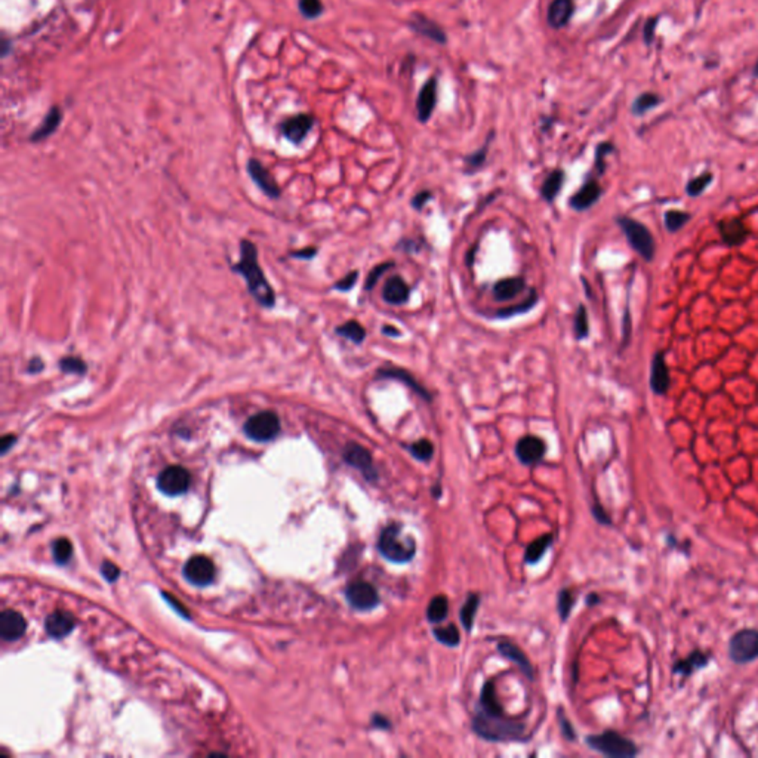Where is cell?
Segmentation results:
<instances>
[{
	"mask_svg": "<svg viewBox=\"0 0 758 758\" xmlns=\"http://www.w3.org/2000/svg\"><path fill=\"white\" fill-rule=\"evenodd\" d=\"M472 730L489 742L519 741L524 733V725L505 719L501 703L497 699L493 681L484 684L480 707L472 720Z\"/></svg>",
	"mask_w": 758,
	"mask_h": 758,
	"instance_id": "6da1fadb",
	"label": "cell"
},
{
	"mask_svg": "<svg viewBox=\"0 0 758 758\" xmlns=\"http://www.w3.org/2000/svg\"><path fill=\"white\" fill-rule=\"evenodd\" d=\"M233 271L245 279L249 293L261 307L272 308L276 305V292L267 280L258 262V249L250 240H241L240 259Z\"/></svg>",
	"mask_w": 758,
	"mask_h": 758,
	"instance_id": "7a4b0ae2",
	"label": "cell"
},
{
	"mask_svg": "<svg viewBox=\"0 0 758 758\" xmlns=\"http://www.w3.org/2000/svg\"><path fill=\"white\" fill-rule=\"evenodd\" d=\"M378 551L384 559L393 563H407L414 559L416 544L414 538L402 535V526L391 523L379 536Z\"/></svg>",
	"mask_w": 758,
	"mask_h": 758,
	"instance_id": "3957f363",
	"label": "cell"
},
{
	"mask_svg": "<svg viewBox=\"0 0 758 758\" xmlns=\"http://www.w3.org/2000/svg\"><path fill=\"white\" fill-rule=\"evenodd\" d=\"M586 745L591 750L598 751L600 754L613 758H631L638 754L637 746L633 741L624 738L622 734L613 730H606L602 734L588 736Z\"/></svg>",
	"mask_w": 758,
	"mask_h": 758,
	"instance_id": "277c9868",
	"label": "cell"
},
{
	"mask_svg": "<svg viewBox=\"0 0 758 758\" xmlns=\"http://www.w3.org/2000/svg\"><path fill=\"white\" fill-rule=\"evenodd\" d=\"M618 223L625 233L629 245L637 252L638 255L643 257L646 261H651L655 255V241L651 237L650 231L641 224L638 221L633 218L620 216L618 218Z\"/></svg>",
	"mask_w": 758,
	"mask_h": 758,
	"instance_id": "5b68a950",
	"label": "cell"
},
{
	"mask_svg": "<svg viewBox=\"0 0 758 758\" xmlns=\"http://www.w3.org/2000/svg\"><path fill=\"white\" fill-rule=\"evenodd\" d=\"M280 419L277 414L271 410H264L254 416H250L245 423V434L255 441H270L276 438L280 433Z\"/></svg>",
	"mask_w": 758,
	"mask_h": 758,
	"instance_id": "8992f818",
	"label": "cell"
},
{
	"mask_svg": "<svg viewBox=\"0 0 758 758\" xmlns=\"http://www.w3.org/2000/svg\"><path fill=\"white\" fill-rule=\"evenodd\" d=\"M729 656L736 663L758 659V631L745 628L736 633L729 643Z\"/></svg>",
	"mask_w": 758,
	"mask_h": 758,
	"instance_id": "52a82bcc",
	"label": "cell"
},
{
	"mask_svg": "<svg viewBox=\"0 0 758 758\" xmlns=\"http://www.w3.org/2000/svg\"><path fill=\"white\" fill-rule=\"evenodd\" d=\"M190 481H192V477L184 467L172 465L160 472L157 479V488L169 497H178L188 490Z\"/></svg>",
	"mask_w": 758,
	"mask_h": 758,
	"instance_id": "ba28073f",
	"label": "cell"
},
{
	"mask_svg": "<svg viewBox=\"0 0 758 758\" xmlns=\"http://www.w3.org/2000/svg\"><path fill=\"white\" fill-rule=\"evenodd\" d=\"M345 597H346V602L350 603L351 607L357 610H363V612L364 610L375 609L379 604V602H381L376 588L372 584L364 582V581H357L349 585V588L345 589Z\"/></svg>",
	"mask_w": 758,
	"mask_h": 758,
	"instance_id": "9c48e42d",
	"label": "cell"
},
{
	"mask_svg": "<svg viewBox=\"0 0 758 758\" xmlns=\"http://www.w3.org/2000/svg\"><path fill=\"white\" fill-rule=\"evenodd\" d=\"M344 461L353 468L359 470L367 481L378 480V472L373 467L372 454L362 445H357V443L346 445L344 449Z\"/></svg>",
	"mask_w": 758,
	"mask_h": 758,
	"instance_id": "30bf717a",
	"label": "cell"
},
{
	"mask_svg": "<svg viewBox=\"0 0 758 758\" xmlns=\"http://www.w3.org/2000/svg\"><path fill=\"white\" fill-rule=\"evenodd\" d=\"M184 576L188 582L197 586L209 585L215 577V566L203 555H196L184 566Z\"/></svg>",
	"mask_w": 758,
	"mask_h": 758,
	"instance_id": "8fae6325",
	"label": "cell"
},
{
	"mask_svg": "<svg viewBox=\"0 0 758 758\" xmlns=\"http://www.w3.org/2000/svg\"><path fill=\"white\" fill-rule=\"evenodd\" d=\"M313 124L314 118L311 114H297L284 120L280 124V129L288 141L293 144H301L311 131Z\"/></svg>",
	"mask_w": 758,
	"mask_h": 758,
	"instance_id": "7c38bea8",
	"label": "cell"
},
{
	"mask_svg": "<svg viewBox=\"0 0 758 758\" xmlns=\"http://www.w3.org/2000/svg\"><path fill=\"white\" fill-rule=\"evenodd\" d=\"M546 452L545 441L536 436H524L515 445V455L526 465H533L539 462Z\"/></svg>",
	"mask_w": 758,
	"mask_h": 758,
	"instance_id": "4fadbf2b",
	"label": "cell"
},
{
	"mask_svg": "<svg viewBox=\"0 0 758 758\" xmlns=\"http://www.w3.org/2000/svg\"><path fill=\"white\" fill-rule=\"evenodd\" d=\"M248 174L252 178V181H254L261 188V192L264 193L267 197H270V198H279L280 197L281 192H280V188H279L276 180L271 176V174L268 172L267 167L262 165L261 162H258L257 159H250L248 162Z\"/></svg>",
	"mask_w": 758,
	"mask_h": 758,
	"instance_id": "5bb4252c",
	"label": "cell"
},
{
	"mask_svg": "<svg viewBox=\"0 0 758 758\" xmlns=\"http://www.w3.org/2000/svg\"><path fill=\"white\" fill-rule=\"evenodd\" d=\"M437 104V79L431 77L427 80L423 89L419 91L418 100H416V111H418V120L427 123L433 114Z\"/></svg>",
	"mask_w": 758,
	"mask_h": 758,
	"instance_id": "9a60e30c",
	"label": "cell"
},
{
	"mask_svg": "<svg viewBox=\"0 0 758 758\" xmlns=\"http://www.w3.org/2000/svg\"><path fill=\"white\" fill-rule=\"evenodd\" d=\"M26 619L15 610H5L0 615V637L5 641H15L26 633Z\"/></svg>",
	"mask_w": 758,
	"mask_h": 758,
	"instance_id": "2e32d148",
	"label": "cell"
},
{
	"mask_svg": "<svg viewBox=\"0 0 758 758\" xmlns=\"http://www.w3.org/2000/svg\"><path fill=\"white\" fill-rule=\"evenodd\" d=\"M376 376L378 378L396 379V381L403 382L406 387H409L410 389H412V391H415L418 396H420V398L427 400V402H431V394L416 381V379L414 378V375L410 372H407V371L400 369V367H381V369L378 371Z\"/></svg>",
	"mask_w": 758,
	"mask_h": 758,
	"instance_id": "e0dca14e",
	"label": "cell"
},
{
	"mask_svg": "<svg viewBox=\"0 0 758 758\" xmlns=\"http://www.w3.org/2000/svg\"><path fill=\"white\" fill-rule=\"evenodd\" d=\"M650 388L655 394H665L669 388V372L663 353H656L651 362V375H650Z\"/></svg>",
	"mask_w": 758,
	"mask_h": 758,
	"instance_id": "ac0fdd59",
	"label": "cell"
},
{
	"mask_svg": "<svg viewBox=\"0 0 758 758\" xmlns=\"http://www.w3.org/2000/svg\"><path fill=\"white\" fill-rule=\"evenodd\" d=\"M602 196V187L594 180L586 181L568 200V205L575 210H585L591 207Z\"/></svg>",
	"mask_w": 758,
	"mask_h": 758,
	"instance_id": "d6986e66",
	"label": "cell"
},
{
	"mask_svg": "<svg viewBox=\"0 0 758 758\" xmlns=\"http://www.w3.org/2000/svg\"><path fill=\"white\" fill-rule=\"evenodd\" d=\"M498 650H499V654L503 658H507L508 660L515 663V665H517L521 669V672L524 674L526 677L530 678V680L533 678L532 663H530L529 658L523 654V650L517 645L511 643V641L503 640V641H499V643H498Z\"/></svg>",
	"mask_w": 758,
	"mask_h": 758,
	"instance_id": "ffe728a7",
	"label": "cell"
},
{
	"mask_svg": "<svg viewBox=\"0 0 758 758\" xmlns=\"http://www.w3.org/2000/svg\"><path fill=\"white\" fill-rule=\"evenodd\" d=\"M409 295H410V288L407 286V283L400 276L389 277L384 284L382 298L387 304L402 305V304L407 302Z\"/></svg>",
	"mask_w": 758,
	"mask_h": 758,
	"instance_id": "44dd1931",
	"label": "cell"
},
{
	"mask_svg": "<svg viewBox=\"0 0 758 758\" xmlns=\"http://www.w3.org/2000/svg\"><path fill=\"white\" fill-rule=\"evenodd\" d=\"M409 27L412 28L415 33L418 35H423L425 37H429L433 39L434 41H437V44H446V35L445 31L441 30L434 21H431L428 18H425L424 15H419V14H415L412 17V19H410L409 23Z\"/></svg>",
	"mask_w": 758,
	"mask_h": 758,
	"instance_id": "7402d4cb",
	"label": "cell"
},
{
	"mask_svg": "<svg viewBox=\"0 0 758 758\" xmlns=\"http://www.w3.org/2000/svg\"><path fill=\"white\" fill-rule=\"evenodd\" d=\"M573 15V2L572 0H553L548 8L546 21L553 28H563Z\"/></svg>",
	"mask_w": 758,
	"mask_h": 758,
	"instance_id": "603a6c76",
	"label": "cell"
},
{
	"mask_svg": "<svg viewBox=\"0 0 758 758\" xmlns=\"http://www.w3.org/2000/svg\"><path fill=\"white\" fill-rule=\"evenodd\" d=\"M45 627L50 637L62 638L68 636L73 631V628H75V619H73V616L68 613L55 612L48 616Z\"/></svg>",
	"mask_w": 758,
	"mask_h": 758,
	"instance_id": "cb8c5ba5",
	"label": "cell"
},
{
	"mask_svg": "<svg viewBox=\"0 0 758 758\" xmlns=\"http://www.w3.org/2000/svg\"><path fill=\"white\" fill-rule=\"evenodd\" d=\"M710 658L711 656L708 654H703V651L696 650V651H693L692 655H689L686 659H681V660H677L676 663H674L672 671H674V674H677V676L689 677V676H692L694 671L707 667L708 662H710Z\"/></svg>",
	"mask_w": 758,
	"mask_h": 758,
	"instance_id": "d4e9b609",
	"label": "cell"
},
{
	"mask_svg": "<svg viewBox=\"0 0 758 758\" xmlns=\"http://www.w3.org/2000/svg\"><path fill=\"white\" fill-rule=\"evenodd\" d=\"M526 281L523 277H507L499 280L493 286V298L497 301L505 302L517 297V295L524 290Z\"/></svg>",
	"mask_w": 758,
	"mask_h": 758,
	"instance_id": "484cf974",
	"label": "cell"
},
{
	"mask_svg": "<svg viewBox=\"0 0 758 758\" xmlns=\"http://www.w3.org/2000/svg\"><path fill=\"white\" fill-rule=\"evenodd\" d=\"M61 120H62L61 109L52 107L49 110V113L45 115L44 122L40 123L39 128L30 135V141L31 142H40V141L49 138V136L58 129V126L61 124Z\"/></svg>",
	"mask_w": 758,
	"mask_h": 758,
	"instance_id": "4316f807",
	"label": "cell"
},
{
	"mask_svg": "<svg viewBox=\"0 0 758 758\" xmlns=\"http://www.w3.org/2000/svg\"><path fill=\"white\" fill-rule=\"evenodd\" d=\"M719 227H720V234L723 240L730 246L741 245L746 239V228L739 218L724 219L721 221Z\"/></svg>",
	"mask_w": 758,
	"mask_h": 758,
	"instance_id": "83f0119b",
	"label": "cell"
},
{
	"mask_svg": "<svg viewBox=\"0 0 758 758\" xmlns=\"http://www.w3.org/2000/svg\"><path fill=\"white\" fill-rule=\"evenodd\" d=\"M563 181H564V172L560 169H555L546 176V180L544 181L541 187V196L545 202H550V203L554 202V198L560 193V190L563 187Z\"/></svg>",
	"mask_w": 758,
	"mask_h": 758,
	"instance_id": "f1b7e54d",
	"label": "cell"
},
{
	"mask_svg": "<svg viewBox=\"0 0 758 758\" xmlns=\"http://www.w3.org/2000/svg\"><path fill=\"white\" fill-rule=\"evenodd\" d=\"M449 602L446 595H436L427 609V618L431 624H440L447 618Z\"/></svg>",
	"mask_w": 758,
	"mask_h": 758,
	"instance_id": "f546056e",
	"label": "cell"
},
{
	"mask_svg": "<svg viewBox=\"0 0 758 758\" xmlns=\"http://www.w3.org/2000/svg\"><path fill=\"white\" fill-rule=\"evenodd\" d=\"M551 544H553V536L551 535H544V536H541V538L533 541L529 545V548L526 550V554H524L526 563H529V564L538 563L544 557V554L546 553V550L550 548Z\"/></svg>",
	"mask_w": 758,
	"mask_h": 758,
	"instance_id": "4dcf8cb0",
	"label": "cell"
},
{
	"mask_svg": "<svg viewBox=\"0 0 758 758\" xmlns=\"http://www.w3.org/2000/svg\"><path fill=\"white\" fill-rule=\"evenodd\" d=\"M335 332L340 336H342V338L349 340L357 345H360L366 338V329L357 320L345 322L344 324L338 326Z\"/></svg>",
	"mask_w": 758,
	"mask_h": 758,
	"instance_id": "1f68e13d",
	"label": "cell"
},
{
	"mask_svg": "<svg viewBox=\"0 0 758 758\" xmlns=\"http://www.w3.org/2000/svg\"><path fill=\"white\" fill-rule=\"evenodd\" d=\"M479 604H480V597L477 594H470L465 600L464 606H462V609H461V613H459L461 615V622H462V625H464V628L468 631V633L472 629L474 619H476Z\"/></svg>",
	"mask_w": 758,
	"mask_h": 758,
	"instance_id": "d6a6232c",
	"label": "cell"
},
{
	"mask_svg": "<svg viewBox=\"0 0 758 758\" xmlns=\"http://www.w3.org/2000/svg\"><path fill=\"white\" fill-rule=\"evenodd\" d=\"M660 102H662V98L659 97L658 93L645 92V93L638 95V97L634 100L631 110H633V114H636V115H643L649 110L656 109Z\"/></svg>",
	"mask_w": 758,
	"mask_h": 758,
	"instance_id": "836d02e7",
	"label": "cell"
},
{
	"mask_svg": "<svg viewBox=\"0 0 758 758\" xmlns=\"http://www.w3.org/2000/svg\"><path fill=\"white\" fill-rule=\"evenodd\" d=\"M536 302H538V295H536V292L532 289L530 290V297L517 304V305H511V307L508 308H502V310H498L497 314H494V317L497 319H508V317H512V315H517V314H524L526 311L532 310Z\"/></svg>",
	"mask_w": 758,
	"mask_h": 758,
	"instance_id": "e575fe53",
	"label": "cell"
},
{
	"mask_svg": "<svg viewBox=\"0 0 758 758\" xmlns=\"http://www.w3.org/2000/svg\"><path fill=\"white\" fill-rule=\"evenodd\" d=\"M59 369L62 373H67V375H77V376H85L86 372H88V364L86 362L80 359V357H76V355H66L62 357V359L59 360L58 363Z\"/></svg>",
	"mask_w": 758,
	"mask_h": 758,
	"instance_id": "d590c367",
	"label": "cell"
},
{
	"mask_svg": "<svg viewBox=\"0 0 758 758\" xmlns=\"http://www.w3.org/2000/svg\"><path fill=\"white\" fill-rule=\"evenodd\" d=\"M433 634L436 637V640L438 641V643L445 645L447 647H456L459 645V631L456 628V625L450 624L447 625L446 628H434Z\"/></svg>",
	"mask_w": 758,
	"mask_h": 758,
	"instance_id": "8d00e7d4",
	"label": "cell"
},
{
	"mask_svg": "<svg viewBox=\"0 0 758 758\" xmlns=\"http://www.w3.org/2000/svg\"><path fill=\"white\" fill-rule=\"evenodd\" d=\"M409 452L415 459L420 462H428L434 455V446L429 440L420 438L409 446Z\"/></svg>",
	"mask_w": 758,
	"mask_h": 758,
	"instance_id": "74e56055",
	"label": "cell"
},
{
	"mask_svg": "<svg viewBox=\"0 0 758 758\" xmlns=\"http://www.w3.org/2000/svg\"><path fill=\"white\" fill-rule=\"evenodd\" d=\"M575 335L577 340H585L589 335V323H588V311L584 305H579L575 313Z\"/></svg>",
	"mask_w": 758,
	"mask_h": 758,
	"instance_id": "f35d334b",
	"label": "cell"
},
{
	"mask_svg": "<svg viewBox=\"0 0 758 758\" xmlns=\"http://www.w3.org/2000/svg\"><path fill=\"white\" fill-rule=\"evenodd\" d=\"M299 12L307 19H315L323 14L322 0H299Z\"/></svg>",
	"mask_w": 758,
	"mask_h": 758,
	"instance_id": "ab89813d",
	"label": "cell"
},
{
	"mask_svg": "<svg viewBox=\"0 0 758 758\" xmlns=\"http://www.w3.org/2000/svg\"><path fill=\"white\" fill-rule=\"evenodd\" d=\"M489 141H490V138L486 141V144H484L480 150H477L476 153H472V154H470V156L467 157V159H465V163H467V174L476 172L477 169H480V167L483 166L484 160H486V156H488Z\"/></svg>",
	"mask_w": 758,
	"mask_h": 758,
	"instance_id": "60d3db41",
	"label": "cell"
},
{
	"mask_svg": "<svg viewBox=\"0 0 758 758\" xmlns=\"http://www.w3.org/2000/svg\"><path fill=\"white\" fill-rule=\"evenodd\" d=\"M573 604H575V597L573 594L571 593V589H562L560 594H559V602H557V609H559V615L562 618V620H566L567 616L571 615V610L573 609Z\"/></svg>",
	"mask_w": 758,
	"mask_h": 758,
	"instance_id": "b9f144b4",
	"label": "cell"
},
{
	"mask_svg": "<svg viewBox=\"0 0 758 758\" xmlns=\"http://www.w3.org/2000/svg\"><path fill=\"white\" fill-rule=\"evenodd\" d=\"M689 218L690 215L681 210H668L665 214V225L669 231H677L687 223Z\"/></svg>",
	"mask_w": 758,
	"mask_h": 758,
	"instance_id": "7bdbcfd3",
	"label": "cell"
},
{
	"mask_svg": "<svg viewBox=\"0 0 758 758\" xmlns=\"http://www.w3.org/2000/svg\"><path fill=\"white\" fill-rule=\"evenodd\" d=\"M52 553H54V557H55V560L58 563H67L70 560V557H71L73 546L67 539L62 538V539H58V541L54 542V546H52Z\"/></svg>",
	"mask_w": 758,
	"mask_h": 758,
	"instance_id": "ee69618b",
	"label": "cell"
},
{
	"mask_svg": "<svg viewBox=\"0 0 758 758\" xmlns=\"http://www.w3.org/2000/svg\"><path fill=\"white\" fill-rule=\"evenodd\" d=\"M712 181V174L710 172H705L696 178H693V180L687 184V193L690 196H698L701 194L705 188H707Z\"/></svg>",
	"mask_w": 758,
	"mask_h": 758,
	"instance_id": "f6af8a7d",
	"label": "cell"
},
{
	"mask_svg": "<svg viewBox=\"0 0 758 758\" xmlns=\"http://www.w3.org/2000/svg\"><path fill=\"white\" fill-rule=\"evenodd\" d=\"M393 266H394V262H382V264H378L376 267H373L369 275H367V279H366V283H364V289L366 290H372L376 286L378 280L381 279V276L384 275V272L388 271Z\"/></svg>",
	"mask_w": 758,
	"mask_h": 758,
	"instance_id": "bcb514c9",
	"label": "cell"
},
{
	"mask_svg": "<svg viewBox=\"0 0 758 758\" xmlns=\"http://www.w3.org/2000/svg\"><path fill=\"white\" fill-rule=\"evenodd\" d=\"M357 279H359V271H355V270H354V271L349 272V275H346V276H344L340 281H336V283L333 284V289H335V290H340V292H349V290H351V289L355 286Z\"/></svg>",
	"mask_w": 758,
	"mask_h": 758,
	"instance_id": "7dc6e473",
	"label": "cell"
},
{
	"mask_svg": "<svg viewBox=\"0 0 758 758\" xmlns=\"http://www.w3.org/2000/svg\"><path fill=\"white\" fill-rule=\"evenodd\" d=\"M612 151H613V145H612V144H609V142H603V144H600V145L597 147V151H595V165H597V167H598V171H600V172H603V169H604V157H606V154L612 153Z\"/></svg>",
	"mask_w": 758,
	"mask_h": 758,
	"instance_id": "c3c4849f",
	"label": "cell"
},
{
	"mask_svg": "<svg viewBox=\"0 0 758 758\" xmlns=\"http://www.w3.org/2000/svg\"><path fill=\"white\" fill-rule=\"evenodd\" d=\"M658 21H659V17H651L646 21L645 24V28H643V39H645V44L646 45H650L651 41H654L655 39V33H656V27H658Z\"/></svg>",
	"mask_w": 758,
	"mask_h": 758,
	"instance_id": "681fc988",
	"label": "cell"
},
{
	"mask_svg": "<svg viewBox=\"0 0 758 758\" xmlns=\"http://www.w3.org/2000/svg\"><path fill=\"white\" fill-rule=\"evenodd\" d=\"M431 198H433V193L428 192V190H424V192L418 193V194L412 198V202H410V203H412V206H414L415 209L419 210V209H423V207L425 206V203L429 202Z\"/></svg>",
	"mask_w": 758,
	"mask_h": 758,
	"instance_id": "f907efd6",
	"label": "cell"
},
{
	"mask_svg": "<svg viewBox=\"0 0 758 758\" xmlns=\"http://www.w3.org/2000/svg\"><path fill=\"white\" fill-rule=\"evenodd\" d=\"M559 720H560V728H562V733L566 739L568 741H573L576 738V733L573 730V728L571 725V723H568L566 720L564 715H562V711L559 712Z\"/></svg>",
	"mask_w": 758,
	"mask_h": 758,
	"instance_id": "816d5d0a",
	"label": "cell"
},
{
	"mask_svg": "<svg viewBox=\"0 0 758 758\" xmlns=\"http://www.w3.org/2000/svg\"><path fill=\"white\" fill-rule=\"evenodd\" d=\"M372 725L376 729H382V730H389L391 729V723H389V720L385 717V715L382 714H375L372 717Z\"/></svg>",
	"mask_w": 758,
	"mask_h": 758,
	"instance_id": "f5cc1de1",
	"label": "cell"
},
{
	"mask_svg": "<svg viewBox=\"0 0 758 758\" xmlns=\"http://www.w3.org/2000/svg\"><path fill=\"white\" fill-rule=\"evenodd\" d=\"M101 571H102V575H104L105 577H107L109 581H114V579L119 576V568L115 567L114 564H111L110 562L102 563V568H101Z\"/></svg>",
	"mask_w": 758,
	"mask_h": 758,
	"instance_id": "db71d44e",
	"label": "cell"
},
{
	"mask_svg": "<svg viewBox=\"0 0 758 758\" xmlns=\"http://www.w3.org/2000/svg\"><path fill=\"white\" fill-rule=\"evenodd\" d=\"M44 367H45L44 360H41L40 357H33V359H31V360L28 362V364H27V367H26V371H27L28 373L33 375V373H39V372L44 371Z\"/></svg>",
	"mask_w": 758,
	"mask_h": 758,
	"instance_id": "11a10c76",
	"label": "cell"
},
{
	"mask_svg": "<svg viewBox=\"0 0 758 758\" xmlns=\"http://www.w3.org/2000/svg\"><path fill=\"white\" fill-rule=\"evenodd\" d=\"M315 254H317V249L315 248H305V249H301V250H297V252H292L290 257L292 258H299V259H311L315 257Z\"/></svg>",
	"mask_w": 758,
	"mask_h": 758,
	"instance_id": "9f6ffc18",
	"label": "cell"
},
{
	"mask_svg": "<svg viewBox=\"0 0 758 758\" xmlns=\"http://www.w3.org/2000/svg\"><path fill=\"white\" fill-rule=\"evenodd\" d=\"M595 519L600 521V523H604V524H610V519L607 517V514L603 511V508L600 507V505H594V510H593Z\"/></svg>",
	"mask_w": 758,
	"mask_h": 758,
	"instance_id": "6f0895ef",
	"label": "cell"
},
{
	"mask_svg": "<svg viewBox=\"0 0 758 758\" xmlns=\"http://www.w3.org/2000/svg\"><path fill=\"white\" fill-rule=\"evenodd\" d=\"M17 441V437L12 436V434H8L2 438V454H6V452L14 446V443Z\"/></svg>",
	"mask_w": 758,
	"mask_h": 758,
	"instance_id": "680465c9",
	"label": "cell"
},
{
	"mask_svg": "<svg viewBox=\"0 0 758 758\" xmlns=\"http://www.w3.org/2000/svg\"><path fill=\"white\" fill-rule=\"evenodd\" d=\"M382 333L389 336V338H396V336H400L402 335V332H400L396 326H391V324H384L382 326Z\"/></svg>",
	"mask_w": 758,
	"mask_h": 758,
	"instance_id": "91938a15",
	"label": "cell"
},
{
	"mask_svg": "<svg viewBox=\"0 0 758 758\" xmlns=\"http://www.w3.org/2000/svg\"><path fill=\"white\" fill-rule=\"evenodd\" d=\"M595 602H598V597H597V595L593 594V595H589V597H588V604L595 603Z\"/></svg>",
	"mask_w": 758,
	"mask_h": 758,
	"instance_id": "94428289",
	"label": "cell"
},
{
	"mask_svg": "<svg viewBox=\"0 0 758 758\" xmlns=\"http://www.w3.org/2000/svg\"><path fill=\"white\" fill-rule=\"evenodd\" d=\"M752 75H754V77H757V79H758V59H757V62H755V66H754Z\"/></svg>",
	"mask_w": 758,
	"mask_h": 758,
	"instance_id": "6125c7cd",
	"label": "cell"
}]
</instances>
